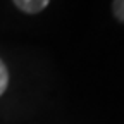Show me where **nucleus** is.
I'll use <instances>...</instances> for the list:
<instances>
[{
	"mask_svg": "<svg viewBox=\"0 0 124 124\" xmlns=\"http://www.w3.org/2000/svg\"><path fill=\"white\" fill-rule=\"evenodd\" d=\"M7 85H9V72H7L5 64L0 60V97H2L4 91L7 90Z\"/></svg>",
	"mask_w": 124,
	"mask_h": 124,
	"instance_id": "nucleus-3",
	"label": "nucleus"
},
{
	"mask_svg": "<svg viewBox=\"0 0 124 124\" xmlns=\"http://www.w3.org/2000/svg\"><path fill=\"white\" fill-rule=\"evenodd\" d=\"M12 2L24 14H38L48 7L50 0H12Z\"/></svg>",
	"mask_w": 124,
	"mask_h": 124,
	"instance_id": "nucleus-1",
	"label": "nucleus"
},
{
	"mask_svg": "<svg viewBox=\"0 0 124 124\" xmlns=\"http://www.w3.org/2000/svg\"><path fill=\"white\" fill-rule=\"evenodd\" d=\"M112 14L119 23L124 24V0H112Z\"/></svg>",
	"mask_w": 124,
	"mask_h": 124,
	"instance_id": "nucleus-2",
	"label": "nucleus"
}]
</instances>
